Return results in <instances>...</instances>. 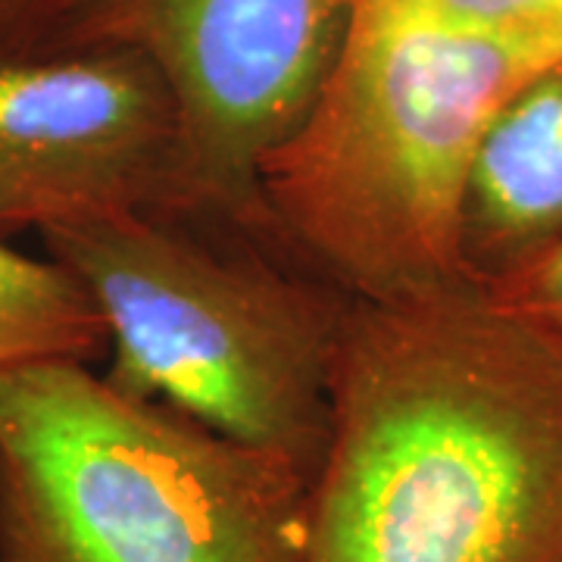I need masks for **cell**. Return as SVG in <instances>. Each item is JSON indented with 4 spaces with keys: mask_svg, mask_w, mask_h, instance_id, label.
Returning <instances> with one entry per match:
<instances>
[{
    "mask_svg": "<svg viewBox=\"0 0 562 562\" xmlns=\"http://www.w3.org/2000/svg\"><path fill=\"white\" fill-rule=\"evenodd\" d=\"M303 562H562V335L462 281L350 301Z\"/></svg>",
    "mask_w": 562,
    "mask_h": 562,
    "instance_id": "cell-1",
    "label": "cell"
},
{
    "mask_svg": "<svg viewBox=\"0 0 562 562\" xmlns=\"http://www.w3.org/2000/svg\"><path fill=\"white\" fill-rule=\"evenodd\" d=\"M557 57L357 3L303 122L262 160V238L350 301L472 281L465 184L491 120Z\"/></svg>",
    "mask_w": 562,
    "mask_h": 562,
    "instance_id": "cell-2",
    "label": "cell"
},
{
    "mask_svg": "<svg viewBox=\"0 0 562 562\" xmlns=\"http://www.w3.org/2000/svg\"><path fill=\"white\" fill-rule=\"evenodd\" d=\"M310 479L91 362L0 372V562H303Z\"/></svg>",
    "mask_w": 562,
    "mask_h": 562,
    "instance_id": "cell-3",
    "label": "cell"
},
{
    "mask_svg": "<svg viewBox=\"0 0 562 562\" xmlns=\"http://www.w3.org/2000/svg\"><path fill=\"white\" fill-rule=\"evenodd\" d=\"M101 313L116 391L172 406L313 482L350 297L198 220L128 210L41 232Z\"/></svg>",
    "mask_w": 562,
    "mask_h": 562,
    "instance_id": "cell-4",
    "label": "cell"
},
{
    "mask_svg": "<svg viewBox=\"0 0 562 562\" xmlns=\"http://www.w3.org/2000/svg\"><path fill=\"white\" fill-rule=\"evenodd\" d=\"M353 13L357 0H81L41 50L140 54L179 120L166 213L262 238V160L319 98Z\"/></svg>",
    "mask_w": 562,
    "mask_h": 562,
    "instance_id": "cell-5",
    "label": "cell"
},
{
    "mask_svg": "<svg viewBox=\"0 0 562 562\" xmlns=\"http://www.w3.org/2000/svg\"><path fill=\"white\" fill-rule=\"evenodd\" d=\"M176 103L125 47L0 57V238L172 201Z\"/></svg>",
    "mask_w": 562,
    "mask_h": 562,
    "instance_id": "cell-6",
    "label": "cell"
},
{
    "mask_svg": "<svg viewBox=\"0 0 562 562\" xmlns=\"http://www.w3.org/2000/svg\"><path fill=\"white\" fill-rule=\"evenodd\" d=\"M562 241V57L503 103L475 150L462 201L465 276L494 284Z\"/></svg>",
    "mask_w": 562,
    "mask_h": 562,
    "instance_id": "cell-7",
    "label": "cell"
},
{
    "mask_svg": "<svg viewBox=\"0 0 562 562\" xmlns=\"http://www.w3.org/2000/svg\"><path fill=\"white\" fill-rule=\"evenodd\" d=\"M106 353L101 313L66 269L0 238V372L25 362Z\"/></svg>",
    "mask_w": 562,
    "mask_h": 562,
    "instance_id": "cell-8",
    "label": "cell"
},
{
    "mask_svg": "<svg viewBox=\"0 0 562 562\" xmlns=\"http://www.w3.org/2000/svg\"><path fill=\"white\" fill-rule=\"evenodd\" d=\"M403 16L562 57V0H357Z\"/></svg>",
    "mask_w": 562,
    "mask_h": 562,
    "instance_id": "cell-9",
    "label": "cell"
},
{
    "mask_svg": "<svg viewBox=\"0 0 562 562\" xmlns=\"http://www.w3.org/2000/svg\"><path fill=\"white\" fill-rule=\"evenodd\" d=\"M487 291L562 335V241L547 247L541 257L528 260L506 279L487 284Z\"/></svg>",
    "mask_w": 562,
    "mask_h": 562,
    "instance_id": "cell-10",
    "label": "cell"
},
{
    "mask_svg": "<svg viewBox=\"0 0 562 562\" xmlns=\"http://www.w3.org/2000/svg\"><path fill=\"white\" fill-rule=\"evenodd\" d=\"M81 0H0V57L35 54Z\"/></svg>",
    "mask_w": 562,
    "mask_h": 562,
    "instance_id": "cell-11",
    "label": "cell"
}]
</instances>
